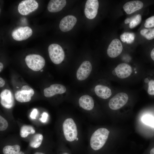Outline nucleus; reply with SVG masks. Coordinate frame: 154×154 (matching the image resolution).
I'll return each mask as SVG.
<instances>
[{
    "label": "nucleus",
    "instance_id": "bb28decb",
    "mask_svg": "<svg viewBox=\"0 0 154 154\" xmlns=\"http://www.w3.org/2000/svg\"><path fill=\"white\" fill-rule=\"evenodd\" d=\"M8 126L7 121L1 116H0V130L3 131L6 130Z\"/></svg>",
    "mask_w": 154,
    "mask_h": 154
},
{
    "label": "nucleus",
    "instance_id": "4be33fe9",
    "mask_svg": "<svg viewBox=\"0 0 154 154\" xmlns=\"http://www.w3.org/2000/svg\"><path fill=\"white\" fill-rule=\"evenodd\" d=\"M43 139L42 135L38 133L35 135L29 143L30 146L33 148H37L41 145Z\"/></svg>",
    "mask_w": 154,
    "mask_h": 154
},
{
    "label": "nucleus",
    "instance_id": "f3484780",
    "mask_svg": "<svg viewBox=\"0 0 154 154\" xmlns=\"http://www.w3.org/2000/svg\"><path fill=\"white\" fill-rule=\"evenodd\" d=\"M80 107L87 111L91 110L94 106V102L92 97L88 95H84L79 99Z\"/></svg>",
    "mask_w": 154,
    "mask_h": 154
},
{
    "label": "nucleus",
    "instance_id": "5701e85b",
    "mask_svg": "<svg viewBox=\"0 0 154 154\" xmlns=\"http://www.w3.org/2000/svg\"><path fill=\"white\" fill-rule=\"evenodd\" d=\"M35 130L33 127L29 125H23L20 129V134L23 138L27 137L29 134H34Z\"/></svg>",
    "mask_w": 154,
    "mask_h": 154
},
{
    "label": "nucleus",
    "instance_id": "f704fd0d",
    "mask_svg": "<svg viewBox=\"0 0 154 154\" xmlns=\"http://www.w3.org/2000/svg\"><path fill=\"white\" fill-rule=\"evenodd\" d=\"M3 64L2 63L0 62V72H1V71L2 70H3Z\"/></svg>",
    "mask_w": 154,
    "mask_h": 154
},
{
    "label": "nucleus",
    "instance_id": "7c9ffc66",
    "mask_svg": "<svg viewBox=\"0 0 154 154\" xmlns=\"http://www.w3.org/2000/svg\"><path fill=\"white\" fill-rule=\"evenodd\" d=\"M38 113V111L36 109H34L31 112L30 117L32 119H35L36 118Z\"/></svg>",
    "mask_w": 154,
    "mask_h": 154
},
{
    "label": "nucleus",
    "instance_id": "20e7f679",
    "mask_svg": "<svg viewBox=\"0 0 154 154\" xmlns=\"http://www.w3.org/2000/svg\"><path fill=\"white\" fill-rule=\"evenodd\" d=\"M48 50L49 56L53 63L59 64L63 60L65 53L60 45L56 44H51L48 46Z\"/></svg>",
    "mask_w": 154,
    "mask_h": 154
},
{
    "label": "nucleus",
    "instance_id": "f03ea898",
    "mask_svg": "<svg viewBox=\"0 0 154 154\" xmlns=\"http://www.w3.org/2000/svg\"><path fill=\"white\" fill-rule=\"evenodd\" d=\"M62 127L64 135L67 141L71 142L78 140L77 127L73 119L68 118L65 119Z\"/></svg>",
    "mask_w": 154,
    "mask_h": 154
},
{
    "label": "nucleus",
    "instance_id": "9d476101",
    "mask_svg": "<svg viewBox=\"0 0 154 154\" xmlns=\"http://www.w3.org/2000/svg\"><path fill=\"white\" fill-rule=\"evenodd\" d=\"M92 67L91 63L88 61L83 62L81 64L76 72V77L79 80H83L90 75Z\"/></svg>",
    "mask_w": 154,
    "mask_h": 154
},
{
    "label": "nucleus",
    "instance_id": "473e14b6",
    "mask_svg": "<svg viewBox=\"0 0 154 154\" xmlns=\"http://www.w3.org/2000/svg\"><path fill=\"white\" fill-rule=\"evenodd\" d=\"M5 84V82L4 80L2 78H0V87H3Z\"/></svg>",
    "mask_w": 154,
    "mask_h": 154
},
{
    "label": "nucleus",
    "instance_id": "393cba45",
    "mask_svg": "<svg viewBox=\"0 0 154 154\" xmlns=\"http://www.w3.org/2000/svg\"><path fill=\"white\" fill-rule=\"evenodd\" d=\"M141 34L148 40L154 38V28L153 29H144L140 31Z\"/></svg>",
    "mask_w": 154,
    "mask_h": 154
},
{
    "label": "nucleus",
    "instance_id": "39448f33",
    "mask_svg": "<svg viewBox=\"0 0 154 154\" xmlns=\"http://www.w3.org/2000/svg\"><path fill=\"white\" fill-rule=\"evenodd\" d=\"M128 95L124 92H120L115 95L110 100L108 105L112 110H118L124 106L128 100Z\"/></svg>",
    "mask_w": 154,
    "mask_h": 154
},
{
    "label": "nucleus",
    "instance_id": "f257e3e1",
    "mask_svg": "<svg viewBox=\"0 0 154 154\" xmlns=\"http://www.w3.org/2000/svg\"><path fill=\"white\" fill-rule=\"evenodd\" d=\"M109 131L105 128H100L92 134L90 140V153L94 154L104 146L108 139Z\"/></svg>",
    "mask_w": 154,
    "mask_h": 154
},
{
    "label": "nucleus",
    "instance_id": "9b49d317",
    "mask_svg": "<svg viewBox=\"0 0 154 154\" xmlns=\"http://www.w3.org/2000/svg\"><path fill=\"white\" fill-rule=\"evenodd\" d=\"M77 21L75 17L72 15H67L61 20L59 25L60 29L64 32L70 31L73 28Z\"/></svg>",
    "mask_w": 154,
    "mask_h": 154
},
{
    "label": "nucleus",
    "instance_id": "c756f323",
    "mask_svg": "<svg viewBox=\"0 0 154 154\" xmlns=\"http://www.w3.org/2000/svg\"><path fill=\"white\" fill-rule=\"evenodd\" d=\"M58 154H71L70 151L65 148L59 150Z\"/></svg>",
    "mask_w": 154,
    "mask_h": 154
},
{
    "label": "nucleus",
    "instance_id": "1a4fd4ad",
    "mask_svg": "<svg viewBox=\"0 0 154 154\" xmlns=\"http://www.w3.org/2000/svg\"><path fill=\"white\" fill-rule=\"evenodd\" d=\"M123 48L120 41L118 39H114L109 45L107 50V54L110 57L115 58L121 54Z\"/></svg>",
    "mask_w": 154,
    "mask_h": 154
},
{
    "label": "nucleus",
    "instance_id": "412c9836",
    "mask_svg": "<svg viewBox=\"0 0 154 154\" xmlns=\"http://www.w3.org/2000/svg\"><path fill=\"white\" fill-rule=\"evenodd\" d=\"M21 147L18 145H7L2 148L3 154H16L20 151Z\"/></svg>",
    "mask_w": 154,
    "mask_h": 154
},
{
    "label": "nucleus",
    "instance_id": "dca6fc26",
    "mask_svg": "<svg viewBox=\"0 0 154 154\" xmlns=\"http://www.w3.org/2000/svg\"><path fill=\"white\" fill-rule=\"evenodd\" d=\"M143 6V3L141 1H133L125 3L123 8L127 14H130L141 9Z\"/></svg>",
    "mask_w": 154,
    "mask_h": 154
},
{
    "label": "nucleus",
    "instance_id": "ddd939ff",
    "mask_svg": "<svg viewBox=\"0 0 154 154\" xmlns=\"http://www.w3.org/2000/svg\"><path fill=\"white\" fill-rule=\"evenodd\" d=\"M66 91L65 87L62 84H54L44 90V96L48 98L51 97L56 94H62Z\"/></svg>",
    "mask_w": 154,
    "mask_h": 154
},
{
    "label": "nucleus",
    "instance_id": "a878e982",
    "mask_svg": "<svg viewBox=\"0 0 154 154\" xmlns=\"http://www.w3.org/2000/svg\"><path fill=\"white\" fill-rule=\"evenodd\" d=\"M142 121L145 124L154 128V117L149 115H145L141 118Z\"/></svg>",
    "mask_w": 154,
    "mask_h": 154
},
{
    "label": "nucleus",
    "instance_id": "6ab92c4d",
    "mask_svg": "<svg viewBox=\"0 0 154 154\" xmlns=\"http://www.w3.org/2000/svg\"><path fill=\"white\" fill-rule=\"evenodd\" d=\"M96 94L99 97L104 99L109 98L112 95L111 90L108 87L102 85H98L94 88Z\"/></svg>",
    "mask_w": 154,
    "mask_h": 154
},
{
    "label": "nucleus",
    "instance_id": "2eb2a0df",
    "mask_svg": "<svg viewBox=\"0 0 154 154\" xmlns=\"http://www.w3.org/2000/svg\"><path fill=\"white\" fill-rule=\"evenodd\" d=\"M33 96L29 89L22 87L21 90L17 91L15 93V98L18 101L25 102L30 101Z\"/></svg>",
    "mask_w": 154,
    "mask_h": 154
},
{
    "label": "nucleus",
    "instance_id": "c9c22d12",
    "mask_svg": "<svg viewBox=\"0 0 154 154\" xmlns=\"http://www.w3.org/2000/svg\"><path fill=\"white\" fill-rule=\"evenodd\" d=\"M16 154H26L24 152L20 151L18 153H16Z\"/></svg>",
    "mask_w": 154,
    "mask_h": 154
},
{
    "label": "nucleus",
    "instance_id": "cd10ccee",
    "mask_svg": "<svg viewBox=\"0 0 154 154\" xmlns=\"http://www.w3.org/2000/svg\"><path fill=\"white\" fill-rule=\"evenodd\" d=\"M144 26L146 28L154 27V16L150 17L146 19Z\"/></svg>",
    "mask_w": 154,
    "mask_h": 154
},
{
    "label": "nucleus",
    "instance_id": "6e6552de",
    "mask_svg": "<svg viewBox=\"0 0 154 154\" xmlns=\"http://www.w3.org/2000/svg\"><path fill=\"white\" fill-rule=\"evenodd\" d=\"M99 5V2L97 0H87L84 11L86 17L90 19L95 18L98 13Z\"/></svg>",
    "mask_w": 154,
    "mask_h": 154
},
{
    "label": "nucleus",
    "instance_id": "7ed1b4c3",
    "mask_svg": "<svg viewBox=\"0 0 154 154\" xmlns=\"http://www.w3.org/2000/svg\"><path fill=\"white\" fill-rule=\"evenodd\" d=\"M25 60L29 68L35 71L41 70L45 64L44 58L38 54H29L26 56Z\"/></svg>",
    "mask_w": 154,
    "mask_h": 154
},
{
    "label": "nucleus",
    "instance_id": "b1692460",
    "mask_svg": "<svg viewBox=\"0 0 154 154\" xmlns=\"http://www.w3.org/2000/svg\"><path fill=\"white\" fill-rule=\"evenodd\" d=\"M135 35L134 33L125 32L120 36L121 41L123 42H126L127 44H131L134 41Z\"/></svg>",
    "mask_w": 154,
    "mask_h": 154
},
{
    "label": "nucleus",
    "instance_id": "2f4dec72",
    "mask_svg": "<svg viewBox=\"0 0 154 154\" xmlns=\"http://www.w3.org/2000/svg\"><path fill=\"white\" fill-rule=\"evenodd\" d=\"M48 117V114L46 112H44L42 113V117L40 120L41 122L43 123L45 122L46 121Z\"/></svg>",
    "mask_w": 154,
    "mask_h": 154
},
{
    "label": "nucleus",
    "instance_id": "423d86ee",
    "mask_svg": "<svg viewBox=\"0 0 154 154\" xmlns=\"http://www.w3.org/2000/svg\"><path fill=\"white\" fill-rule=\"evenodd\" d=\"M38 6L37 2L35 0H25L19 4L18 10L21 15H27L36 10Z\"/></svg>",
    "mask_w": 154,
    "mask_h": 154
},
{
    "label": "nucleus",
    "instance_id": "e433bc0d",
    "mask_svg": "<svg viewBox=\"0 0 154 154\" xmlns=\"http://www.w3.org/2000/svg\"><path fill=\"white\" fill-rule=\"evenodd\" d=\"M150 154H154V147L151 150Z\"/></svg>",
    "mask_w": 154,
    "mask_h": 154
},
{
    "label": "nucleus",
    "instance_id": "4468645a",
    "mask_svg": "<svg viewBox=\"0 0 154 154\" xmlns=\"http://www.w3.org/2000/svg\"><path fill=\"white\" fill-rule=\"evenodd\" d=\"M117 76L119 78H126L130 75L132 72L131 67L125 63L118 64L114 69Z\"/></svg>",
    "mask_w": 154,
    "mask_h": 154
},
{
    "label": "nucleus",
    "instance_id": "c85d7f7f",
    "mask_svg": "<svg viewBox=\"0 0 154 154\" xmlns=\"http://www.w3.org/2000/svg\"><path fill=\"white\" fill-rule=\"evenodd\" d=\"M148 93L151 95H154V80H151L148 84Z\"/></svg>",
    "mask_w": 154,
    "mask_h": 154
},
{
    "label": "nucleus",
    "instance_id": "0eeeda50",
    "mask_svg": "<svg viewBox=\"0 0 154 154\" xmlns=\"http://www.w3.org/2000/svg\"><path fill=\"white\" fill-rule=\"evenodd\" d=\"M32 33V30L30 27H20L14 29L11 35L14 40L20 41L27 39L31 36Z\"/></svg>",
    "mask_w": 154,
    "mask_h": 154
},
{
    "label": "nucleus",
    "instance_id": "4c0bfd02",
    "mask_svg": "<svg viewBox=\"0 0 154 154\" xmlns=\"http://www.w3.org/2000/svg\"><path fill=\"white\" fill-rule=\"evenodd\" d=\"M43 71V70H41V72H42V71Z\"/></svg>",
    "mask_w": 154,
    "mask_h": 154
},
{
    "label": "nucleus",
    "instance_id": "aec40b11",
    "mask_svg": "<svg viewBox=\"0 0 154 154\" xmlns=\"http://www.w3.org/2000/svg\"><path fill=\"white\" fill-rule=\"evenodd\" d=\"M141 21V15L138 14L131 17L127 18L125 20L124 22L126 24L129 23V27L130 29H133L139 25Z\"/></svg>",
    "mask_w": 154,
    "mask_h": 154
},
{
    "label": "nucleus",
    "instance_id": "a211bd4d",
    "mask_svg": "<svg viewBox=\"0 0 154 154\" xmlns=\"http://www.w3.org/2000/svg\"><path fill=\"white\" fill-rule=\"evenodd\" d=\"M66 4L65 0H51L48 5L47 9L50 12H58L62 10Z\"/></svg>",
    "mask_w": 154,
    "mask_h": 154
},
{
    "label": "nucleus",
    "instance_id": "f8f14e48",
    "mask_svg": "<svg viewBox=\"0 0 154 154\" xmlns=\"http://www.w3.org/2000/svg\"><path fill=\"white\" fill-rule=\"evenodd\" d=\"M0 103L3 107L7 109H10L13 107L14 104V99L9 90H3L0 94Z\"/></svg>",
    "mask_w": 154,
    "mask_h": 154
},
{
    "label": "nucleus",
    "instance_id": "72a5a7b5",
    "mask_svg": "<svg viewBox=\"0 0 154 154\" xmlns=\"http://www.w3.org/2000/svg\"><path fill=\"white\" fill-rule=\"evenodd\" d=\"M150 56L152 59L154 61V48L153 49L151 52Z\"/></svg>",
    "mask_w": 154,
    "mask_h": 154
}]
</instances>
